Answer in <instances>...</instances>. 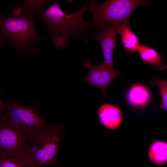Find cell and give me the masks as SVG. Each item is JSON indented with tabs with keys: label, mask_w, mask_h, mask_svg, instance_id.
<instances>
[{
	"label": "cell",
	"mask_w": 167,
	"mask_h": 167,
	"mask_svg": "<svg viewBox=\"0 0 167 167\" xmlns=\"http://www.w3.org/2000/svg\"><path fill=\"white\" fill-rule=\"evenodd\" d=\"M90 2L86 1L78 11L68 14L62 10L58 2L55 1L45 11L37 13L38 18L48 26L56 49H66L70 43L69 39L79 37L86 41L84 34L89 29L95 28L91 21L87 22L83 19L84 15L88 11Z\"/></svg>",
	"instance_id": "cell-1"
},
{
	"label": "cell",
	"mask_w": 167,
	"mask_h": 167,
	"mask_svg": "<svg viewBox=\"0 0 167 167\" xmlns=\"http://www.w3.org/2000/svg\"><path fill=\"white\" fill-rule=\"evenodd\" d=\"M66 129L62 124L48 122L28 137L24 152L38 167L58 164V151L65 138Z\"/></svg>",
	"instance_id": "cell-2"
},
{
	"label": "cell",
	"mask_w": 167,
	"mask_h": 167,
	"mask_svg": "<svg viewBox=\"0 0 167 167\" xmlns=\"http://www.w3.org/2000/svg\"><path fill=\"white\" fill-rule=\"evenodd\" d=\"M0 44H11L19 52L38 54L36 44L41 39L35 28L36 21L31 16L0 15Z\"/></svg>",
	"instance_id": "cell-3"
},
{
	"label": "cell",
	"mask_w": 167,
	"mask_h": 167,
	"mask_svg": "<svg viewBox=\"0 0 167 167\" xmlns=\"http://www.w3.org/2000/svg\"><path fill=\"white\" fill-rule=\"evenodd\" d=\"M0 122L28 136L40 130L49 122L38 113L39 105L38 103L24 107L12 98L6 103L0 101Z\"/></svg>",
	"instance_id": "cell-4"
},
{
	"label": "cell",
	"mask_w": 167,
	"mask_h": 167,
	"mask_svg": "<svg viewBox=\"0 0 167 167\" xmlns=\"http://www.w3.org/2000/svg\"><path fill=\"white\" fill-rule=\"evenodd\" d=\"M150 4L143 0H109L101 4L92 1L88 11L92 15L94 27L101 30L113 23H130L129 18L136 9Z\"/></svg>",
	"instance_id": "cell-5"
},
{
	"label": "cell",
	"mask_w": 167,
	"mask_h": 167,
	"mask_svg": "<svg viewBox=\"0 0 167 167\" xmlns=\"http://www.w3.org/2000/svg\"><path fill=\"white\" fill-rule=\"evenodd\" d=\"M29 136L0 122V156L24 152Z\"/></svg>",
	"instance_id": "cell-6"
},
{
	"label": "cell",
	"mask_w": 167,
	"mask_h": 167,
	"mask_svg": "<svg viewBox=\"0 0 167 167\" xmlns=\"http://www.w3.org/2000/svg\"><path fill=\"white\" fill-rule=\"evenodd\" d=\"M83 66L89 70L88 74L83 81L90 85L100 89L105 98H107L106 90L109 84L121 73L110 69L102 64L98 66L93 65L89 60L83 62Z\"/></svg>",
	"instance_id": "cell-7"
},
{
	"label": "cell",
	"mask_w": 167,
	"mask_h": 167,
	"mask_svg": "<svg viewBox=\"0 0 167 167\" xmlns=\"http://www.w3.org/2000/svg\"><path fill=\"white\" fill-rule=\"evenodd\" d=\"M119 23L112 24L103 28L91 37L92 40L99 41L102 50L104 61L102 63L107 67L114 69L113 53L117 46L116 39Z\"/></svg>",
	"instance_id": "cell-8"
},
{
	"label": "cell",
	"mask_w": 167,
	"mask_h": 167,
	"mask_svg": "<svg viewBox=\"0 0 167 167\" xmlns=\"http://www.w3.org/2000/svg\"><path fill=\"white\" fill-rule=\"evenodd\" d=\"M98 114L101 123L106 128L116 130L120 126L123 119L122 112L113 105L104 103L99 108Z\"/></svg>",
	"instance_id": "cell-9"
},
{
	"label": "cell",
	"mask_w": 167,
	"mask_h": 167,
	"mask_svg": "<svg viewBox=\"0 0 167 167\" xmlns=\"http://www.w3.org/2000/svg\"><path fill=\"white\" fill-rule=\"evenodd\" d=\"M130 23H119L118 32L121 36V44L126 51L131 54L137 51L140 46L138 38L130 28Z\"/></svg>",
	"instance_id": "cell-10"
},
{
	"label": "cell",
	"mask_w": 167,
	"mask_h": 167,
	"mask_svg": "<svg viewBox=\"0 0 167 167\" xmlns=\"http://www.w3.org/2000/svg\"><path fill=\"white\" fill-rule=\"evenodd\" d=\"M143 62L150 65L153 69L159 71L167 69V65L162 62V56L154 49L144 45H140L138 50Z\"/></svg>",
	"instance_id": "cell-11"
},
{
	"label": "cell",
	"mask_w": 167,
	"mask_h": 167,
	"mask_svg": "<svg viewBox=\"0 0 167 167\" xmlns=\"http://www.w3.org/2000/svg\"><path fill=\"white\" fill-rule=\"evenodd\" d=\"M0 167H38L24 152L6 156H0Z\"/></svg>",
	"instance_id": "cell-12"
},
{
	"label": "cell",
	"mask_w": 167,
	"mask_h": 167,
	"mask_svg": "<svg viewBox=\"0 0 167 167\" xmlns=\"http://www.w3.org/2000/svg\"><path fill=\"white\" fill-rule=\"evenodd\" d=\"M148 156L153 163L161 165L167 162V142L154 139L149 149Z\"/></svg>",
	"instance_id": "cell-13"
},
{
	"label": "cell",
	"mask_w": 167,
	"mask_h": 167,
	"mask_svg": "<svg viewBox=\"0 0 167 167\" xmlns=\"http://www.w3.org/2000/svg\"><path fill=\"white\" fill-rule=\"evenodd\" d=\"M51 0H25L22 2L24 6L16 7L11 11L13 15H24L31 16L33 13H39L41 12L42 7L46 4L49 3Z\"/></svg>",
	"instance_id": "cell-14"
},
{
	"label": "cell",
	"mask_w": 167,
	"mask_h": 167,
	"mask_svg": "<svg viewBox=\"0 0 167 167\" xmlns=\"http://www.w3.org/2000/svg\"><path fill=\"white\" fill-rule=\"evenodd\" d=\"M149 93L147 89L143 86L137 85L132 87L127 94V99L132 105L142 106L148 101Z\"/></svg>",
	"instance_id": "cell-15"
},
{
	"label": "cell",
	"mask_w": 167,
	"mask_h": 167,
	"mask_svg": "<svg viewBox=\"0 0 167 167\" xmlns=\"http://www.w3.org/2000/svg\"><path fill=\"white\" fill-rule=\"evenodd\" d=\"M149 84L152 86H158L161 97V109L167 111V79H152Z\"/></svg>",
	"instance_id": "cell-16"
}]
</instances>
